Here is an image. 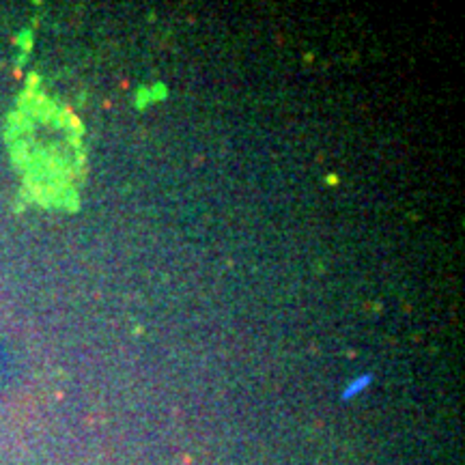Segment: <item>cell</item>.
<instances>
[{"label": "cell", "instance_id": "cell-1", "mask_svg": "<svg viewBox=\"0 0 465 465\" xmlns=\"http://www.w3.org/2000/svg\"><path fill=\"white\" fill-rule=\"evenodd\" d=\"M369 382H371V377H369V375H362V377H358V382H356V384L349 386V390H347V397H349V394H356V392H360L364 386H369Z\"/></svg>", "mask_w": 465, "mask_h": 465}]
</instances>
